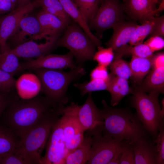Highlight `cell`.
I'll list each match as a JSON object with an SVG mask.
<instances>
[{
  "instance_id": "cell-40",
  "label": "cell",
  "mask_w": 164,
  "mask_h": 164,
  "mask_svg": "<svg viewBox=\"0 0 164 164\" xmlns=\"http://www.w3.org/2000/svg\"><path fill=\"white\" fill-rule=\"evenodd\" d=\"M144 43L154 53L164 48V40L163 38L159 36H152Z\"/></svg>"
},
{
  "instance_id": "cell-52",
  "label": "cell",
  "mask_w": 164,
  "mask_h": 164,
  "mask_svg": "<svg viewBox=\"0 0 164 164\" xmlns=\"http://www.w3.org/2000/svg\"></svg>"
},
{
  "instance_id": "cell-12",
  "label": "cell",
  "mask_w": 164,
  "mask_h": 164,
  "mask_svg": "<svg viewBox=\"0 0 164 164\" xmlns=\"http://www.w3.org/2000/svg\"><path fill=\"white\" fill-rule=\"evenodd\" d=\"M73 56L70 51L64 55L49 54L37 58L35 60L20 63L19 71L26 70L38 68L62 69L77 68L73 60Z\"/></svg>"
},
{
  "instance_id": "cell-23",
  "label": "cell",
  "mask_w": 164,
  "mask_h": 164,
  "mask_svg": "<svg viewBox=\"0 0 164 164\" xmlns=\"http://www.w3.org/2000/svg\"><path fill=\"white\" fill-rule=\"evenodd\" d=\"M85 132L81 143L68 153L64 159V164H87L89 158L92 139L91 135L87 131Z\"/></svg>"
},
{
  "instance_id": "cell-42",
  "label": "cell",
  "mask_w": 164,
  "mask_h": 164,
  "mask_svg": "<svg viewBox=\"0 0 164 164\" xmlns=\"http://www.w3.org/2000/svg\"><path fill=\"white\" fill-rule=\"evenodd\" d=\"M152 68L164 67V53L163 52L153 55L151 57Z\"/></svg>"
},
{
  "instance_id": "cell-29",
  "label": "cell",
  "mask_w": 164,
  "mask_h": 164,
  "mask_svg": "<svg viewBox=\"0 0 164 164\" xmlns=\"http://www.w3.org/2000/svg\"><path fill=\"white\" fill-rule=\"evenodd\" d=\"M11 49L0 51V69L14 75L19 71L20 63L18 57L11 51Z\"/></svg>"
},
{
  "instance_id": "cell-47",
  "label": "cell",
  "mask_w": 164,
  "mask_h": 164,
  "mask_svg": "<svg viewBox=\"0 0 164 164\" xmlns=\"http://www.w3.org/2000/svg\"><path fill=\"white\" fill-rule=\"evenodd\" d=\"M162 108H161V115L162 118H164V99H163L162 101Z\"/></svg>"
},
{
  "instance_id": "cell-17",
  "label": "cell",
  "mask_w": 164,
  "mask_h": 164,
  "mask_svg": "<svg viewBox=\"0 0 164 164\" xmlns=\"http://www.w3.org/2000/svg\"><path fill=\"white\" fill-rule=\"evenodd\" d=\"M134 150L135 164H156L155 144L143 137L131 141Z\"/></svg>"
},
{
  "instance_id": "cell-4",
  "label": "cell",
  "mask_w": 164,
  "mask_h": 164,
  "mask_svg": "<svg viewBox=\"0 0 164 164\" xmlns=\"http://www.w3.org/2000/svg\"><path fill=\"white\" fill-rule=\"evenodd\" d=\"M38 78L41 91L53 103L66 105L68 102L67 95L70 84L84 76L85 70L81 66L64 72L62 69L38 68L32 70Z\"/></svg>"
},
{
  "instance_id": "cell-19",
  "label": "cell",
  "mask_w": 164,
  "mask_h": 164,
  "mask_svg": "<svg viewBox=\"0 0 164 164\" xmlns=\"http://www.w3.org/2000/svg\"><path fill=\"white\" fill-rule=\"evenodd\" d=\"M146 75L135 89L149 94H163L164 67L152 68Z\"/></svg>"
},
{
  "instance_id": "cell-37",
  "label": "cell",
  "mask_w": 164,
  "mask_h": 164,
  "mask_svg": "<svg viewBox=\"0 0 164 164\" xmlns=\"http://www.w3.org/2000/svg\"><path fill=\"white\" fill-rule=\"evenodd\" d=\"M155 144L156 164H164V126L159 130L155 139Z\"/></svg>"
},
{
  "instance_id": "cell-33",
  "label": "cell",
  "mask_w": 164,
  "mask_h": 164,
  "mask_svg": "<svg viewBox=\"0 0 164 164\" xmlns=\"http://www.w3.org/2000/svg\"><path fill=\"white\" fill-rule=\"evenodd\" d=\"M109 66L111 72L115 76L127 80L131 77L129 63L121 57L114 58Z\"/></svg>"
},
{
  "instance_id": "cell-11",
  "label": "cell",
  "mask_w": 164,
  "mask_h": 164,
  "mask_svg": "<svg viewBox=\"0 0 164 164\" xmlns=\"http://www.w3.org/2000/svg\"><path fill=\"white\" fill-rule=\"evenodd\" d=\"M121 6L117 0H104L90 22L89 27L99 31L112 27L121 21Z\"/></svg>"
},
{
  "instance_id": "cell-10",
  "label": "cell",
  "mask_w": 164,
  "mask_h": 164,
  "mask_svg": "<svg viewBox=\"0 0 164 164\" xmlns=\"http://www.w3.org/2000/svg\"><path fill=\"white\" fill-rule=\"evenodd\" d=\"M37 7L36 0L28 4L18 7L6 15L0 16V51L4 52L11 49L6 43L21 19L30 13Z\"/></svg>"
},
{
  "instance_id": "cell-50",
  "label": "cell",
  "mask_w": 164,
  "mask_h": 164,
  "mask_svg": "<svg viewBox=\"0 0 164 164\" xmlns=\"http://www.w3.org/2000/svg\"><path fill=\"white\" fill-rule=\"evenodd\" d=\"M100 0H98V1H99Z\"/></svg>"
},
{
  "instance_id": "cell-45",
  "label": "cell",
  "mask_w": 164,
  "mask_h": 164,
  "mask_svg": "<svg viewBox=\"0 0 164 164\" xmlns=\"http://www.w3.org/2000/svg\"><path fill=\"white\" fill-rule=\"evenodd\" d=\"M121 154L122 149L121 148L116 153L108 164H120Z\"/></svg>"
},
{
  "instance_id": "cell-35",
  "label": "cell",
  "mask_w": 164,
  "mask_h": 164,
  "mask_svg": "<svg viewBox=\"0 0 164 164\" xmlns=\"http://www.w3.org/2000/svg\"><path fill=\"white\" fill-rule=\"evenodd\" d=\"M122 154L120 164H135V152L130 141L123 140L121 141Z\"/></svg>"
},
{
  "instance_id": "cell-46",
  "label": "cell",
  "mask_w": 164,
  "mask_h": 164,
  "mask_svg": "<svg viewBox=\"0 0 164 164\" xmlns=\"http://www.w3.org/2000/svg\"><path fill=\"white\" fill-rule=\"evenodd\" d=\"M31 0H17L16 8L26 5L31 2Z\"/></svg>"
},
{
  "instance_id": "cell-43",
  "label": "cell",
  "mask_w": 164,
  "mask_h": 164,
  "mask_svg": "<svg viewBox=\"0 0 164 164\" xmlns=\"http://www.w3.org/2000/svg\"><path fill=\"white\" fill-rule=\"evenodd\" d=\"M14 10L10 0H0V15L8 13Z\"/></svg>"
},
{
  "instance_id": "cell-51",
  "label": "cell",
  "mask_w": 164,
  "mask_h": 164,
  "mask_svg": "<svg viewBox=\"0 0 164 164\" xmlns=\"http://www.w3.org/2000/svg\"></svg>"
},
{
  "instance_id": "cell-26",
  "label": "cell",
  "mask_w": 164,
  "mask_h": 164,
  "mask_svg": "<svg viewBox=\"0 0 164 164\" xmlns=\"http://www.w3.org/2000/svg\"><path fill=\"white\" fill-rule=\"evenodd\" d=\"M37 7L57 17L67 26L70 22V18L66 13L59 0H36Z\"/></svg>"
},
{
  "instance_id": "cell-49",
  "label": "cell",
  "mask_w": 164,
  "mask_h": 164,
  "mask_svg": "<svg viewBox=\"0 0 164 164\" xmlns=\"http://www.w3.org/2000/svg\"><path fill=\"white\" fill-rule=\"evenodd\" d=\"M153 2H155V3H158L159 2V0H151Z\"/></svg>"
},
{
  "instance_id": "cell-1",
  "label": "cell",
  "mask_w": 164,
  "mask_h": 164,
  "mask_svg": "<svg viewBox=\"0 0 164 164\" xmlns=\"http://www.w3.org/2000/svg\"><path fill=\"white\" fill-rule=\"evenodd\" d=\"M61 105L53 103L45 95L11 99L5 114L6 127L19 140L48 114Z\"/></svg>"
},
{
  "instance_id": "cell-21",
  "label": "cell",
  "mask_w": 164,
  "mask_h": 164,
  "mask_svg": "<svg viewBox=\"0 0 164 164\" xmlns=\"http://www.w3.org/2000/svg\"><path fill=\"white\" fill-rule=\"evenodd\" d=\"M18 93L23 99H29L37 95L41 91L39 80L35 74L22 75L16 80L15 84Z\"/></svg>"
},
{
  "instance_id": "cell-9",
  "label": "cell",
  "mask_w": 164,
  "mask_h": 164,
  "mask_svg": "<svg viewBox=\"0 0 164 164\" xmlns=\"http://www.w3.org/2000/svg\"><path fill=\"white\" fill-rule=\"evenodd\" d=\"M62 115L53 126L47 142L46 152L40 164H64L69 153L66 149L63 131Z\"/></svg>"
},
{
  "instance_id": "cell-14",
  "label": "cell",
  "mask_w": 164,
  "mask_h": 164,
  "mask_svg": "<svg viewBox=\"0 0 164 164\" xmlns=\"http://www.w3.org/2000/svg\"><path fill=\"white\" fill-rule=\"evenodd\" d=\"M30 14L25 16L21 19L9 37L11 38V41L15 47L25 42L27 36H28L31 39L37 40L40 34V26L36 16Z\"/></svg>"
},
{
  "instance_id": "cell-8",
  "label": "cell",
  "mask_w": 164,
  "mask_h": 164,
  "mask_svg": "<svg viewBox=\"0 0 164 164\" xmlns=\"http://www.w3.org/2000/svg\"><path fill=\"white\" fill-rule=\"evenodd\" d=\"M91 135L92 144L89 160L87 164H108L116 153L121 149L120 141L103 132Z\"/></svg>"
},
{
  "instance_id": "cell-20",
  "label": "cell",
  "mask_w": 164,
  "mask_h": 164,
  "mask_svg": "<svg viewBox=\"0 0 164 164\" xmlns=\"http://www.w3.org/2000/svg\"><path fill=\"white\" fill-rule=\"evenodd\" d=\"M151 0H129L128 8L131 14L143 22L154 19L159 12Z\"/></svg>"
},
{
  "instance_id": "cell-48",
  "label": "cell",
  "mask_w": 164,
  "mask_h": 164,
  "mask_svg": "<svg viewBox=\"0 0 164 164\" xmlns=\"http://www.w3.org/2000/svg\"><path fill=\"white\" fill-rule=\"evenodd\" d=\"M11 2H12L14 10L16 8V6H17V0H10Z\"/></svg>"
},
{
  "instance_id": "cell-41",
  "label": "cell",
  "mask_w": 164,
  "mask_h": 164,
  "mask_svg": "<svg viewBox=\"0 0 164 164\" xmlns=\"http://www.w3.org/2000/svg\"><path fill=\"white\" fill-rule=\"evenodd\" d=\"M151 36H157L162 38L164 36V16L155 17V21L150 34Z\"/></svg>"
},
{
  "instance_id": "cell-24",
  "label": "cell",
  "mask_w": 164,
  "mask_h": 164,
  "mask_svg": "<svg viewBox=\"0 0 164 164\" xmlns=\"http://www.w3.org/2000/svg\"><path fill=\"white\" fill-rule=\"evenodd\" d=\"M107 91L111 95V105H118L126 95L132 94L133 90L129 86L128 80L117 76L111 73Z\"/></svg>"
},
{
  "instance_id": "cell-5",
  "label": "cell",
  "mask_w": 164,
  "mask_h": 164,
  "mask_svg": "<svg viewBox=\"0 0 164 164\" xmlns=\"http://www.w3.org/2000/svg\"><path fill=\"white\" fill-rule=\"evenodd\" d=\"M132 94L131 104L135 109L139 119L153 141L160 129L164 126L158 99L159 94H147L136 89Z\"/></svg>"
},
{
  "instance_id": "cell-30",
  "label": "cell",
  "mask_w": 164,
  "mask_h": 164,
  "mask_svg": "<svg viewBox=\"0 0 164 164\" xmlns=\"http://www.w3.org/2000/svg\"><path fill=\"white\" fill-rule=\"evenodd\" d=\"M110 78H110L108 80L101 79L91 80L88 82L86 81L82 83H75L74 86L80 90L81 95L83 96L87 93L94 91L107 90Z\"/></svg>"
},
{
  "instance_id": "cell-27",
  "label": "cell",
  "mask_w": 164,
  "mask_h": 164,
  "mask_svg": "<svg viewBox=\"0 0 164 164\" xmlns=\"http://www.w3.org/2000/svg\"><path fill=\"white\" fill-rule=\"evenodd\" d=\"M114 58L121 57L125 55H132L141 58H149L153 55V53L144 43L135 46L127 45L114 52Z\"/></svg>"
},
{
  "instance_id": "cell-6",
  "label": "cell",
  "mask_w": 164,
  "mask_h": 164,
  "mask_svg": "<svg viewBox=\"0 0 164 164\" xmlns=\"http://www.w3.org/2000/svg\"><path fill=\"white\" fill-rule=\"evenodd\" d=\"M66 28L63 36L57 40L56 47L69 50L75 58L77 66L82 67L85 61L93 60L95 45L79 26L70 23Z\"/></svg>"
},
{
  "instance_id": "cell-16",
  "label": "cell",
  "mask_w": 164,
  "mask_h": 164,
  "mask_svg": "<svg viewBox=\"0 0 164 164\" xmlns=\"http://www.w3.org/2000/svg\"><path fill=\"white\" fill-rule=\"evenodd\" d=\"M136 24L120 21L113 27V33L109 40L105 43L114 52L128 45L137 26Z\"/></svg>"
},
{
  "instance_id": "cell-34",
  "label": "cell",
  "mask_w": 164,
  "mask_h": 164,
  "mask_svg": "<svg viewBox=\"0 0 164 164\" xmlns=\"http://www.w3.org/2000/svg\"><path fill=\"white\" fill-rule=\"evenodd\" d=\"M97 48V51L95 53L93 60L96 61L98 65L107 67L114 58L113 49L111 47L104 48L101 46H98Z\"/></svg>"
},
{
  "instance_id": "cell-31",
  "label": "cell",
  "mask_w": 164,
  "mask_h": 164,
  "mask_svg": "<svg viewBox=\"0 0 164 164\" xmlns=\"http://www.w3.org/2000/svg\"><path fill=\"white\" fill-rule=\"evenodd\" d=\"M155 21V17L151 20L146 21L141 25L136 27L129 44L135 46L143 43L146 37L150 34Z\"/></svg>"
},
{
  "instance_id": "cell-36",
  "label": "cell",
  "mask_w": 164,
  "mask_h": 164,
  "mask_svg": "<svg viewBox=\"0 0 164 164\" xmlns=\"http://www.w3.org/2000/svg\"><path fill=\"white\" fill-rule=\"evenodd\" d=\"M13 74L0 69V92L8 94L15 87Z\"/></svg>"
},
{
  "instance_id": "cell-3",
  "label": "cell",
  "mask_w": 164,
  "mask_h": 164,
  "mask_svg": "<svg viewBox=\"0 0 164 164\" xmlns=\"http://www.w3.org/2000/svg\"><path fill=\"white\" fill-rule=\"evenodd\" d=\"M62 106L48 114L19 140L15 152L26 164H40L41 154L54 125L63 114Z\"/></svg>"
},
{
  "instance_id": "cell-15",
  "label": "cell",
  "mask_w": 164,
  "mask_h": 164,
  "mask_svg": "<svg viewBox=\"0 0 164 164\" xmlns=\"http://www.w3.org/2000/svg\"><path fill=\"white\" fill-rule=\"evenodd\" d=\"M62 118L63 134L65 145L69 152L81 143L84 132L72 115L63 111Z\"/></svg>"
},
{
  "instance_id": "cell-28",
  "label": "cell",
  "mask_w": 164,
  "mask_h": 164,
  "mask_svg": "<svg viewBox=\"0 0 164 164\" xmlns=\"http://www.w3.org/2000/svg\"><path fill=\"white\" fill-rule=\"evenodd\" d=\"M19 140L6 126H0V154L15 151Z\"/></svg>"
},
{
  "instance_id": "cell-25",
  "label": "cell",
  "mask_w": 164,
  "mask_h": 164,
  "mask_svg": "<svg viewBox=\"0 0 164 164\" xmlns=\"http://www.w3.org/2000/svg\"><path fill=\"white\" fill-rule=\"evenodd\" d=\"M151 57L141 58L134 56H132L129 63L131 77L135 82L138 84L141 83L152 68Z\"/></svg>"
},
{
  "instance_id": "cell-32",
  "label": "cell",
  "mask_w": 164,
  "mask_h": 164,
  "mask_svg": "<svg viewBox=\"0 0 164 164\" xmlns=\"http://www.w3.org/2000/svg\"><path fill=\"white\" fill-rule=\"evenodd\" d=\"M87 23L94 17L98 9V0H73Z\"/></svg>"
},
{
  "instance_id": "cell-18",
  "label": "cell",
  "mask_w": 164,
  "mask_h": 164,
  "mask_svg": "<svg viewBox=\"0 0 164 164\" xmlns=\"http://www.w3.org/2000/svg\"><path fill=\"white\" fill-rule=\"evenodd\" d=\"M36 17L40 27V33L37 40L47 37L59 33L67 25L56 16L42 9Z\"/></svg>"
},
{
  "instance_id": "cell-39",
  "label": "cell",
  "mask_w": 164,
  "mask_h": 164,
  "mask_svg": "<svg viewBox=\"0 0 164 164\" xmlns=\"http://www.w3.org/2000/svg\"><path fill=\"white\" fill-rule=\"evenodd\" d=\"M90 77L91 80L101 79L108 80L110 78V74L108 73L107 67L98 64L91 71Z\"/></svg>"
},
{
  "instance_id": "cell-2",
  "label": "cell",
  "mask_w": 164,
  "mask_h": 164,
  "mask_svg": "<svg viewBox=\"0 0 164 164\" xmlns=\"http://www.w3.org/2000/svg\"><path fill=\"white\" fill-rule=\"evenodd\" d=\"M102 103L103 133L120 141L123 140L132 141L148 136L136 114L127 108L110 106L104 100Z\"/></svg>"
},
{
  "instance_id": "cell-22",
  "label": "cell",
  "mask_w": 164,
  "mask_h": 164,
  "mask_svg": "<svg viewBox=\"0 0 164 164\" xmlns=\"http://www.w3.org/2000/svg\"><path fill=\"white\" fill-rule=\"evenodd\" d=\"M59 1L66 13L83 29L94 45L97 46H101L100 41L91 32L88 23L73 0Z\"/></svg>"
},
{
  "instance_id": "cell-38",
  "label": "cell",
  "mask_w": 164,
  "mask_h": 164,
  "mask_svg": "<svg viewBox=\"0 0 164 164\" xmlns=\"http://www.w3.org/2000/svg\"><path fill=\"white\" fill-rule=\"evenodd\" d=\"M0 164H26L15 151L0 154Z\"/></svg>"
},
{
  "instance_id": "cell-44",
  "label": "cell",
  "mask_w": 164,
  "mask_h": 164,
  "mask_svg": "<svg viewBox=\"0 0 164 164\" xmlns=\"http://www.w3.org/2000/svg\"><path fill=\"white\" fill-rule=\"evenodd\" d=\"M11 100L7 94L0 92V116L6 109Z\"/></svg>"
},
{
  "instance_id": "cell-7",
  "label": "cell",
  "mask_w": 164,
  "mask_h": 164,
  "mask_svg": "<svg viewBox=\"0 0 164 164\" xmlns=\"http://www.w3.org/2000/svg\"><path fill=\"white\" fill-rule=\"evenodd\" d=\"M63 111L74 118L84 132L93 130H103L102 111L95 104L92 93H88L87 99L82 105L79 106L77 104L72 103L70 105L65 106Z\"/></svg>"
},
{
  "instance_id": "cell-13",
  "label": "cell",
  "mask_w": 164,
  "mask_h": 164,
  "mask_svg": "<svg viewBox=\"0 0 164 164\" xmlns=\"http://www.w3.org/2000/svg\"><path fill=\"white\" fill-rule=\"evenodd\" d=\"M58 34L47 37L44 43L38 44L33 39L26 41L11 49V51L18 57L38 58L44 56L56 47Z\"/></svg>"
}]
</instances>
